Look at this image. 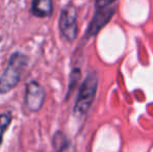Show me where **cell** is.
Instances as JSON below:
<instances>
[{
    "label": "cell",
    "mask_w": 153,
    "mask_h": 152,
    "mask_svg": "<svg viewBox=\"0 0 153 152\" xmlns=\"http://www.w3.org/2000/svg\"><path fill=\"white\" fill-rule=\"evenodd\" d=\"M97 87H98V77L95 72H92L87 76V78L80 85L78 96L73 108V113L75 116L81 117L89 112L96 96Z\"/></svg>",
    "instance_id": "7a4b0ae2"
},
{
    "label": "cell",
    "mask_w": 153,
    "mask_h": 152,
    "mask_svg": "<svg viewBox=\"0 0 153 152\" xmlns=\"http://www.w3.org/2000/svg\"><path fill=\"white\" fill-rule=\"evenodd\" d=\"M12 120H13V116L10 112L0 114V146H1L2 141H3L4 132L7 130L8 126L12 123Z\"/></svg>",
    "instance_id": "ba28073f"
},
{
    "label": "cell",
    "mask_w": 153,
    "mask_h": 152,
    "mask_svg": "<svg viewBox=\"0 0 153 152\" xmlns=\"http://www.w3.org/2000/svg\"><path fill=\"white\" fill-rule=\"evenodd\" d=\"M53 147L55 152H65L69 146V141L62 132L57 131L53 136Z\"/></svg>",
    "instance_id": "52a82bcc"
},
{
    "label": "cell",
    "mask_w": 153,
    "mask_h": 152,
    "mask_svg": "<svg viewBox=\"0 0 153 152\" xmlns=\"http://www.w3.org/2000/svg\"><path fill=\"white\" fill-rule=\"evenodd\" d=\"M46 99V92L43 85L36 80L27 82L25 87L24 104L30 112H39Z\"/></svg>",
    "instance_id": "277c9868"
},
{
    "label": "cell",
    "mask_w": 153,
    "mask_h": 152,
    "mask_svg": "<svg viewBox=\"0 0 153 152\" xmlns=\"http://www.w3.org/2000/svg\"><path fill=\"white\" fill-rule=\"evenodd\" d=\"M28 57L22 52L13 53L8 59L5 70L0 76V94H6L17 87L21 80V75L27 66Z\"/></svg>",
    "instance_id": "6da1fadb"
},
{
    "label": "cell",
    "mask_w": 153,
    "mask_h": 152,
    "mask_svg": "<svg viewBox=\"0 0 153 152\" xmlns=\"http://www.w3.org/2000/svg\"><path fill=\"white\" fill-rule=\"evenodd\" d=\"M59 31L65 40L73 42L77 37V10L73 4H68L62 10L59 21Z\"/></svg>",
    "instance_id": "3957f363"
},
{
    "label": "cell",
    "mask_w": 153,
    "mask_h": 152,
    "mask_svg": "<svg viewBox=\"0 0 153 152\" xmlns=\"http://www.w3.org/2000/svg\"><path fill=\"white\" fill-rule=\"evenodd\" d=\"M53 12L52 0H32L30 13L34 17L46 18L50 17Z\"/></svg>",
    "instance_id": "8992f818"
},
{
    "label": "cell",
    "mask_w": 153,
    "mask_h": 152,
    "mask_svg": "<svg viewBox=\"0 0 153 152\" xmlns=\"http://www.w3.org/2000/svg\"><path fill=\"white\" fill-rule=\"evenodd\" d=\"M79 78H80V70L79 69H74L72 72H71L70 75V81H69V89H68V96L71 94L72 90L75 87L76 83L79 81ZM67 96V97H68Z\"/></svg>",
    "instance_id": "9c48e42d"
},
{
    "label": "cell",
    "mask_w": 153,
    "mask_h": 152,
    "mask_svg": "<svg viewBox=\"0 0 153 152\" xmlns=\"http://www.w3.org/2000/svg\"><path fill=\"white\" fill-rule=\"evenodd\" d=\"M115 6H106L102 8H96V12L90 23L88 30L85 33L87 38H91L96 36L107 23L111 21V17L115 14Z\"/></svg>",
    "instance_id": "5b68a950"
},
{
    "label": "cell",
    "mask_w": 153,
    "mask_h": 152,
    "mask_svg": "<svg viewBox=\"0 0 153 152\" xmlns=\"http://www.w3.org/2000/svg\"><path fill=\"white\" fill-rule=\"evenodd\" d=\"M115 1H116V0H96L95 6H96V8L106 7V6H109L111 3H114Z\"/></svg>",
    "instance_id": "30bf717a"
}]
</instances>
